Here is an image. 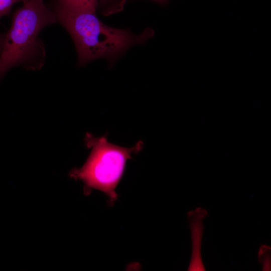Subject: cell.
Wrapping results in <instances>:
<instances>
[{"label":"cell","mask_w":271,"mask_h":271,"mask_svg":"<svg viewBox=\"0 0 271 271\" xmlns=\"http://www.w3.org/2000/svg\"><path fill=\"white\" fill-rule=\"evenodd\" d=\"M27 0H15V3H18V2H22L23 3H25V2H26Z\"/></svg>","instance_id":"obj_8"},{"label":"cell","mask_w":271,"mask_h":271,"mask_svg":"<svg viewBox=\"0 0 271 271\" xmlns=\"http://www.w3.org/2000/svg\"><path fill=\"white\" fill-rule=\"evenodd\" d=\"M96 7L58 4L54 12L57 22L74 41L79 65L114 56L134 44L144 42L150 34L145 32L135 36L127 30L105 25L96 15Z\"/></svg>","instance_id":"obj_1"},{"label":"cell","mask_w":271,"mask_h":271,"mask_svg":"<svg viewBox=\"0 0 271 271\" xmlns=\"http://www.w3.org/2000/svg\"><path fill=\"white\" fill-rule=\"evenodd\" d=\"M13 15L12 25L5 34L0 54V80L12 68L27 70L43 67L45 49L39 37L46 27L57 22L56 14L44 0H27Z\"/></svg>","instance_id":"obj_2"},{"label":"cell","mask_w":271,"mask_h":271,"mask_svg":"<svg viewBox=\"0 0 271 271\" xmlns=\"http://www.w3.org/2000/svg\"><path fill=\"white\" fill-rule=\"evenodd\" d=\"M86 144L92 147L90 155L84 166L75 170L72 176L83 181L90 187L103 191L115 198L114 189L123 173L126 161L132 154L140 151L143 143L139 142L130 148L109 143L105 137L97 138L90 134Z\"/></svg>","instance_id":"obj_3"},{"label":"cell","mask_w":271,"mask_h":271,"mask_svg":"<svg viewBox=\"0 0 271 271\" xmlns=\"http://www.w3.org/2000/svg\"><path fill=\"white\" fill-rule=\"evenodd\" d=\"M258 261L263 271H269L271 269V248L269 245L264 244L260 245L257 252Z\"/></svg>","instance_id":"obj_5"},{"label":"cell","mask_w":271,"mask_h":271,"mask_svg":"<svg viewBox=\"0 0 271 271\" xmlns=\"http://www.w3.org/2000/svg\"><path fill=\"white\" fill-rule=\"evenodd\" d=\"M59 4L70 5H97L98 0H57Z\"/></svg>","instance_id":"obj_6"},{"label":"cell","mask_w":271,"mask_h":271,"mask_svg":"<svg viewBox=\"0 0 271 271\" xmlns=\"http://www.w3.org/2000/svg\"><path fill=\"white\" fill-rule=\"evenodd\" d=\"M208 214L207 210L201 207H197L187 213L192 242L191 259L188 268L189 271L205 270L201 247L204 230V219Z\"/></svg>","instance_id":"obj_4"},{"label":"cell","mask_w":271,"mask_h":271,"mask_svg":"<svg viewBox=\"0 0 271 271\" xmlns=\"http://www.w3.org/2000/svg\"><path fill=\"white\" fill-rule=\"evenodd\" d=\"M153 1H154L157 2H159V3H163L166 1L167 0H153Z\"/></svg>","instance_id":"obj_9"},{"label":"cell","mask_w":271,"mask_h":271,"mask_svg":"<svg viewBox=\"0 0 271 271\" xmlns=\"http://www.w3.org/2000/svg\"><path fill=\"white\" fill-rule=\"evenodd\" d=\"M5 34H0V54L2 52L5 40Z\"/></svg>","instance_id":"obj_7"}]
</instances>
